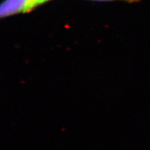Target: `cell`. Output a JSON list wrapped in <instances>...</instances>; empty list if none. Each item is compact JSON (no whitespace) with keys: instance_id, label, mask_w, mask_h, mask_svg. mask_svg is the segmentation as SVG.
Returning <instances> with one entry per match:
<instances>
[{"instance_id":"cell-1","label":"cell","mask_w":150,"mask_h":150,"mask_svg":"<svg viewBox=\"0 0 150 150\" xmlns=\"http://www.w3.org/2000/svg\"><path fill=\"white\" fill-rule=\"evenodd\" d=\"M41 5L37 0H4L0 6V16H8L29 12Z\"/></svg>"},{"instance_id":"cell-2","label":"cell","mask_w":150,"mask_h":150,"mask_svg":"<svg viewBox=\"0 0 150 150\" xmlns=\"http://www.w3.org/2000/svg\"><path fill=\"white\" fill-rule=\"evenodd\" d=\"M93 1H125L129 3H138L142 1V0H93Z\"/></svg>"},{"instance_id":"cell-3","label":"cell","mask_w":150,"mask_h":150,"mask_svg":"<svg viewBox=\"0 0 150 150\" xmlns=\"http://www.w3.org/2000/svg\"><path fill=\"white\" fill-rule=\"evenodd\" d=\"M37 1H39L41 4H43L45 3H46L47 1H50V0H37Z\"/></svg>"}]
</instances>
